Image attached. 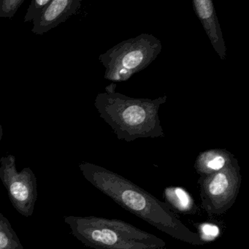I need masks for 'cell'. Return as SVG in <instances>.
<instances>
[{"instance_id": "3", "label": "cell", "mask_w": 249, "mask_h": 249, "mask_svg": "<svg viewBox=\"0 0 249 249\" xmlns=\"http://www.w3.org/2000/svg\"><path fill=\"white\" fill-rule=\"evenodd\" d=\"M71 233L94 249H163L166 243L157 236L116 218L96 216L64 218Z\"/></svg>"}, {"instance_id": "12", "label": "cell", "mask_w": 249, "mask_h": 249, "mask_svg": "<svg viewBox=\"0 0 249 249\" xmlns=\"http://www.w3.org/2000/svg\"><path fill=\"white\" fill-rule=\"evenodd\" d=\"M197 229V234L199 240L203 244L215 241L220 237L222 233V230L219 224L211 221L199 223L195 224Z\"/></svg>"}, {"instance_id": "15", "label": "cell", "mask_w": 249, "mask_h": 249, "mask_svg": "<svg viewBox=\"0 0 249 249\" xmlns=\"http://www.w3.org/2000/svg\"><path fill=\"white\" fill-rule=\"evenodd\" d=\"M2 135H3V129H2V126L0 124V142L2 141Z\"/></svg>"}, {"instance_id": "6", "label": "cell", "mask_w": 249, "mask_h": 249, "mask_svg": "<svg viewBox=\"0 0 249 249\" xmlns=\"http://www.w3.org/2000/svg\"><path fill=\"white\" fill-rule=\"evenodd\" d=\"M0 179L15 209L23 216H32L37 199V178L32 169L25 167L18 172L15 156L2 157L0 159Z\"/></svg>"}, {"instance_id": "1", "label": "cell", "mask_w": 249, "mask_h": 249, "mask_svg": "<svg viewBox=\"0 0 249 249\" xmlns=\"http://www.w3.org/2000/svg\"><path fill=\"white\" fill-rule=\"evenodd\" d=\"M83 176L116 203L172 237L201 246L196 232L191 231L165 202L141 189L126 178L89 162L79 164Z\"/></svg>"}, {"instance_id": "10", "label": "cell", "mask_w": 249, "mask_h": 249, "mask_svg": "<svg viewBox=\"0 0 249 249\" xmlns=\"http://www.w3.org/2000/svg\"><path fill=\"white\" fill-rule=\"evenodd\" d=\"M164 197L168 206L173 207L182 214H195L198 211L197 205L192 195L183 188L170 186L164 191Z\"/></svg>"}, {"instance_id": "13", "label": "cell", "mask_w": 249, "mask_h": 249, "mask_svg": "<svg viewBox=\"0 0 249 249\" xmlns=\"http://www.w3.org/2000/svg\"><path fill=\"white\" fill-rule=\"evenodd\" d=\"M51 1L52 0H33L24 17V22L37 19L50 3Z\"/></svg>"}, {"instance_id": "2", "label": "cell", "mask_w": 249, "mask_h": 249, "mask_svg": "<svg viewBox=\"0 0 249 249\" xmlns=\"http://www.w3.org/2000/svg\"><path fill=\"white\" fill-rule=\"evenodd\" d=\"M116 87L115 83L107 86L106 92L97 94L94 106L116 138L127 142L141 138H163L159 110L167 103V95L135 98L116 92Z\"/></svg>"}, {"instance_id": "5", "label": "cell", "mask_w": 249, "mask_h": 249, "mask_svg": "<svg viewBox=\"0 0 249 249\" xmlns=\"http://www.w3.org/2000/svg\"><path fill=\"white\" fill-rule=\"evenodd\" d=\"M240 167L234 158L220 171L199 176L201 204L210 217L221 215L231 208L241 185Z\"/></svg>"}, {"instance_id": "4", "label": "cell", "mask_w": 249, "mask_h": 249, "mask_svg": "<svg viewBox=\"0 0 249 249\" xmlns=\"http://www.w3.org/2000/svg\"><path fill=\"white\" fill-rule=\"evenodd\" d=\"M162 43L151 34L142 33L124 40L99 56L104 78L125 82L151 65L162 51Z\"/></svg>"}, {"instance_id": "8", "label": "cell", "mask_w": 249, "mask_h": 249, "mask_svg": "<svg viewBox=\"0 0 249 249\" xmlns=\"http://www.w3.org/2000/svg\"><path fill=\"white\" fill-rule=\"evenodd\" d=\"M196 17L220 59H227V48L213 2L211 0H194L192 2Z\"/></svg>"}, {"instance_id": "7", "label": "cell", "mask_w": 249, "mask_h": 249, "mask_svg": "<svg viewBox=\"0 0 249 249\" xmlns=\"http://www.w3.org/2000/svg\"><path fill=\"white\" fill-rule=\"evenodd\" d=\"M81 0H52L41 15L33 21L32 32L42 36L76 14Z\"/></svg>"}, {"instance_id": "11", "label": "cell", "mask_w": 249, "mask_h": 249, "mask_svg": "<svg viewBox=\"0 0 249 249\" xmlns=\"http://www.w3.org/2000/svg\"><path fill=\"white\" fill-rule=\"evenodd\" d=\"M0 249H24L9 220L0 212Z\"/></svg>"}, {"instance_id": "9", "label": "cell", "mask_w": 249, "mask_h": 249, "mask_svg": "<svg viewBox=\"0 0 249 249\" xmlns=\"http://www.w3.org/2000/svg\"><path fill=\"white\" fill-rule=\"evenodd\" d=\"M235 157L224 149H210L199 153L195 163V169L199 176L216 173L227 167Z\"/></svg>"}, {"instance_id": "14", "label": "cell", "mask_w": 249, "mask_h": 249, "mask_svg": "<svg viewBox=\"0 0 249 249\" xmlns=\"http://www.w3.org/2000/svg\"><path fill=\"white\" fill-rule=\"evenodd\" d=\"M24 0H0V18H13Z\"/></svg>"}]
</instances>
